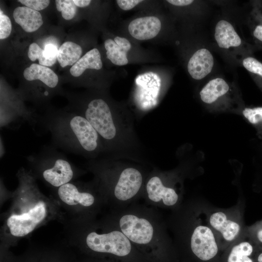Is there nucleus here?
Instances as JSON below:
<instances>
[{
	"label": "nucleus",
	"mask_w": 262,
	"mask_h": 262,
	"mask_svg": "<svg viewBox=\"0 0 262 262\" xmlns=\"http://www.w3.org/2000/svg\"><path fill=\"white\" fill-rule=\"evenodd\" d=\"M102 67V63L99 50L94 48L87 52L70 69L72 76L78 77L86 69L99 70Z\"/></svg>",
	"instance_id": "obj_18"
},
{
	"label": "nucleus",
	"mask_w": 262,
	"mask_h": 262,
	"mask_svg": "<svg viewBox=\"0 0 262 262\" xmlns=\"http://www.w3.org/2000/svg\"><path fill=\"white\" fill-rule=\"evenodd\" d=\"M34 176L55 188L71 182L84 173L76 167L63 153L51 144L43 146L26 158Z\"/></svg>",
	"instance_id": "obj_6"
},
{
	"label": "nucleus",
	"mask_w": 262,
	"mask_h": 262,
	"mask_svg": "<svg viewBox=\"0 0 262 262\" xmlns=\"http://www.w3.org/2000/svg\"><path fill=\"white\" fill-rule=\"evenodd\" d=\"M57 10L61 12L62 17L66 20H70L76 15L77 6L72 0H55Z\"/></svg>",
	"instance_id": "obj_24"
},
{
	"label": "nucleus",
	"mask_w": 262,
	"mask_h": 262,
	"mask_svg": "<svg viewBox=\"0 0 262 262\" xmlns=\"http://www.w3.org/2000/svg\"><path fill=\"white\" fill-rule=\"evenodd\" d=\"M213 63V58L211 52L206 49H200L189 59L188 71L194 79L201 80L212 71Z\"/></svg>",
	"instance_id": "obj_12"
},
{
	"label": "nucleus",
	"mask_w": 262,
	"mask_h": 262,
	"mask_svg": "<svg viewBox=\"0 0 262 262\" xmlns=\"http://www.w3.org/2000/svg\"><path fill=\"white\" fill-rule=\"evenodd\" d=\"M211 226L220 231L227 241L234 239L239 233V225L235 222L227 220L225 213L217 212L213 214L210 218Z\"/></svg>",
	"instance_id": "obj_19"
},
{
	"label": "nucleus",
	"mask_w": 262,
	"mask_h": 262,
	"mask_svg": "<svg viewBox=\"0 0 262 262\" xmlns=\"http://www.w3.org/2000/svg\"><path fill=\"white\" fill-rule=\"evenodd\" d=\"M258 261L259 262H262V253L259 256Z\"/></svg>",
	"instance_id": "obj_34"
},
{
	"label": "nucleus",
	"mask_w": 262,
	"mask_h": 262,
	"mask_svg": "<svg viewBox=\"0 0 262 262\" xmlns=\"http://www.w3.org/2000/svg\"><path fill=\"white\" fill-rule=\"evenodd\" d=\"M142 198L147 205L158 208L176 205L179 196L169 183L165 174L154 168L147 178Z\"/></svg>",
	"instance_id": "obj_8"
},
{
	"label": "nucleus",
	"mask_w": 262,
	"mask_h": 262,
	"mask_svg": "<svg viewBox=\"0 0 262 262\" xmlns=\"http://www.w3.org/2000/svg\"><path fill=\"white\" fill-rule=\"evenodd\" d=\"M28 55L29 58L32 61L38 60L39 65L51 66L56 62L57 58L49 59L47 58L44 53V49H41L38 44L35 43H32L29 48Z\"/></svg>",
	"instance_id": "obj_22"
},
{
	"label": "nucleus",
	"mask_w": 262,
	"mask_h": 262,
	"mask_svg": "<svg viewBox=\"0 0 262 262\" xmlns=\"http://www.w3.org/2000/svg\"><path fill=\"white\" fill-rule=\"evenodd\" d=\"M119 7L124 10H129L143 1L142 0H117Z\"/></svg>",
	"instance_id": "obj_29"
},
{
	"label": "nucleus",
	"mask_w": 262,
	"mask_h": 262,
	"mask_svg": "<svg viewBox=\"0 0 262 262\" xmlns=\"http://www.w3.org/2000/svg\"><path fill=\"white\" fill-rule=\"evenodd\" d=\"M13 17L16 22L28 33L36 31L43 23L41 14L26 6L15 8L13 12Z\"/></svg>",
	"instance_id": "obj_14"
},
{
	"label": "nucleus",
	"mask_w": 262,
	"mask_h": 262,
	"mask_svg": "<svg viewBox=\"0 0 262 262\" xmlns=\"http://www.w3.org/2000/svg\"><path fill=\"white\" fill-rule=\"evenodd\" d=\"M190 248L199 259L208 261L217 254L218 247L212 230L199 226L194 230L190 238Z\"/></svg>",
	"instance_id": "obj_10"
},
{
	"label": "nucleus",
	"mask_w": 262,
	"mask_h": 262,
	"mask_svg": "<svg viewBox=\"0 0 262 262\" xmlns=\"http://www.w3.org/2000/svg\"><path fill=\"white\" fill-rule=\"evenodd\" d=\"M57 194L65 204L79 207L86 219H93L100 207L105 204L94 180L88 183L70 182L57 188Z\"/></svg>",
	"instance_id": "obj_7"
},
{
	"label": "nucleus",
	"mask_w": 262,
	"mask_h": 262,
	"mask_svg": "<svg viewBox=\"0 0 262 262\" xmlns=\"http://www.w3.org/2000/svg\"><path fill=\"white\" fill-rule=\"evenodd\" d=\"M229 86L222 78H216L210 81L199 93L200 99L205 103H215L229 93Z\"/></svg>",
	"instance_id": "obj_17"
},
{
	"label": "nucleus",
	"mask_w": 262,
	"mask_h": 262,
	"mask_svg": "<svg viewBox=\"0 0 262 262\" xmlns=\"http://www.w3.org/2000/svg\"><path fill=\"white\" fill-rule=\"evenodd\" d=\"M12 31V23L9 17L0 10V39L7 38Z\"/></svg>",
	"instance_id": "obj_27"
},
{
	"label": "nucleus",
	"mask_w": 262,
	"mask_h": 262,
	"mask_svg": "<svg viewBox=\"0 0 262 262\" xmlns=\"http://www.w3.org/2000/svg\"><path fill=\"white\" fill-rule=\"evenodd\" d=\"M243 65L248 71L262 79V63L257 59L246 57L243 60Z\"/></svg>",
	"instance_id": "obj_26"
},
{
	"label": "nucleus",
	"mask_w": 262,
	"mask_h": 262,
	"mask_svg": "<svg viewBox=\"0 0 262 262\" xmlns=\"http://www.w3.org/2000/svg\"><path fill=\"white\" fill-rule=\"evenodd\" d=\"M243 116L247 121L262 133V106L245 108L242 112Z\"/></svg>",
	"instance_id": "obj_23"
},
{
	"label": "nucleus",
	"mask_w": 262,
	"mask_h": 262,
	"mask_svg": "<svg viewBox=\"0 0 262 262\" xmlns=\"http://www.w3.org/2000/svg\"><path fill=\"white\" fill-rule=\"evenodd\" d=\"M76 6L85 7L88 6L91 1L90 0H73Z\"/></svg>",
	"instance_id": "obj_32"
},
{
	"label": "nucleus",
	"mask_w": 262,
	"mask_h": 262,
	"mask_svg": "<svg viewBox=\"0 0 262 262\" xmlns=\"http://www.w3.org/2000/svg\"><path fill=\"white\" fill-rule=\"evenodd\" d=\"M106 217L128 238L147 262H168L169 245L157 208L134 202Z\"/></svg>",
	"instance_id": "obj_1"
},
{
	"label": "nucleus",
	"mask_w": 262,
	"mask_h": 262,
	"mask_svg": "<svg viewBox=\"0 0 262 262\" xmlns=\"http://www.w3.org/2000/svg\"><path fill=\"white\" fill-rule=\"evenodd\" d=\"M252 251V246L249 243L242 242L232 248L228 262H253L248 257Z\"/></svg>",
	"instance_id": "obj_21"
},
{
	"label": "nucleus",
	"mask_w": 262,
	"mask_h": 262,
	"mask_svg": "<svg viewBox=\"0 0 262 262\" xmlns=\"http://www.w3.org/2000/svg\"><path fill=\"white\" fill-rule=\"evenodd\" d=\"M161 29L160 19L154 16L137 18L129 24L128 30L134 38L145 40L155 37Z\"/></svg>",
	"instance_id": "obj_11"
},
{
	"label": "nucleus",
	"mask_w": 262,
	"mask_h": 262,
	"mask_svg": "<svg viewBox=\"0 0 262 262\" xmlns=\"http://www.w3.org/2000/svg\"><path fill=\"white\" fill-rule=\"evenodd\" d=\"M252 34L256 40L262 43V7H255L252 13Z\"/></svg>",
	"instance_id": "obj_25"
},
{
	"label": "nucleus",
	"mask_w": 262,
	"mask_h": 262,
	"mask_svg": "<svg viewBox=\"0 0 262 262\" xmlns=\"http://www.w3.org/2000/svg\"><path fill=\"white\" fill-rule=\"evenodd\" d=\"M81 240L91 253L115 262H147L125 234L106 217L101 221L85 220Z\"/></svg>",
	"instance_id": "obj_5"
},
{
	"label": "nucleus",
	"mask_w": 262,
	"mask_h": 262,
	"mask_svg": "<svg viewBox=\"0 0 262 262\" xmlns=\"http://www.w3.org/2000/svg\"><path fill=\"white\" fill-rule=\"evenodd\" d=\"M24 77L28 81L40 80L49 88H55L58 83V77L56 74L47 66L37 64H33L25 68Z\"/></svg>",
	"instance_id": "obj_16"
},
{
	"label": "nucleus",
	"mask_w": 262,
	"mask_h": 262,
	"mask_svg": "<svg viewBox=\"0 0 262 262\" xmlns=\"http://www.w3.org/2000/svg\"><path fill=\"white\" fill-rule=\"evenodd\" d=\"M87 169L111 210L123 209L142 198L149 172L142 166L118 162L113 157L90 160Z\"/></svg>",
	"instance_id": "obj_2"
},
{
	"label": "nucleus",
	"mask_w": 262,
	"mask_h": 262,
	"mask_svg": "<svg viewBox=\"0 0 262 262\" xmlns=\"http://www.w3.org/2000/svg\"><path fill=\"white\" fill-rule=\"evenodd\" d=\"M41 196L18 213L11 214L6 220V226L10 234L23 237L31 233L46 218L48 206Z\"/></svg>",
	"instance_id": "obj_9"
},
{
	"label": "nucleus",
	"mask_w": 262,
	"mask_h": 262,
	"mask_svg": "<svg viewBox=\"0 0 262 262\" xmlns=\"http://www.w3.org/2000/svg\"><path fill=\"white\" fill-rule=\"evenodd\" d=\"M58 50L57 46L52 43L47 44L44 47L45 55L49 59L57 58Z\"/></svg>",
	"instance_id": "obj_30"
},
{
	"label": "nucleus",
	"mask_w": 262,
	"mask_h": 262,
	"mask_svg": "<svg viewBox=\"0 0 262 262\" xmlns=\"http://www.w3.org/2000/svg\"><path fill=\"white\" fill-rule=\"evenodd\" d=\"M257 237L259 240L262 243V229H260L258 233Z\"/></svg>",
	"instance_id": "obj_33"
},
{
	"label": "nucleus",
	"mask_w": 262,
	"mask_h": 262,
	"mask_svg": "<svg viewBox=\"0 0 262 262\" xmlns=\"http://www.w3.org/2000/svg\"><path fill=\"white\" fill-rule=\"evenodd\" d=\"M106 55L111 62L117 66H124L128 63V51L131 44L125 38L116 36L114 40L108 39L104 42Z\"/></svg>",
	"instance_id": "obj_13"
},
{
	"label": "nucleus",
	"mask_w": 262,
	"mask_h": 262,
	"mask_svg": "<svg viewBox=\"0 0 262 262\" xmlns=\"http://www.w3.org/2000/svg\"><path fill=\"white\" fill-rule=\"evenodd\" d=\"M37 123L50 132L51 144L58 149L90 160L104 154L97 132L78 112H49L38 118Z\"/></svg>",
	"instance_id": "obj_3"
},
{
	"label": "nucleus",
	"mask_w": 262,
	"mask_h": 262,
	"mask_svg": "<svg viewBox=\"0 0 262 262\" xmlns=\"http://www.w3.org/2000/svg\"><path fill=\"white\" fill-rule=\"evenodd\" d=\"M82 53L80 46L71 41L65 42L58 49L57 60L62 67L72 66L80 59Z\"/></svg>",
	"instance_id": "obj_20"
},
{
	"label": "nucleus",
	"mask_w": 262,
	"mask_h": 262,
	"mask_svg": "<svg viewBox=\"0 0 262 262\" xmlns=\"http://www.w3.org/2000/svg\"><path fill=\"white\" fill-rule=\"evenodd\" d=\"M169 3L179 6H187L191 4L194 1L192 0H167Z\"/></svg>",
	"instance_id": "obj_31"
},
{
	"label": "nucleus",
	"mask_w": 262,
	"mask_h": 262,
	"mask_svg": "<svg viewBox=\"0 0 262 262\" xmlns=\"http://www.w3.org/2000/svg\"><path fill=\"white\" fill-rule=\"evenodd\" d=\"M214 38L218 46L222 49L237 47L242 43L240 37L232 24L225 20H221L217 23L215 28Z\"/></svg>",
	"instance_id": "obj_15"
},
{
	"label": "nucleus",
	"mask_w": 262,
	"mask_h": 262,
	"mask_svg": "<svg viewBox=\"0 0 262 262\" xmlns=\"http://www.w3.org/2000/svg\"><path fill=\"white\" fill-rule=\"evenodd\" d=\"M18 1L37 11L45 9L50 3V0H18Z\"/></svg>",
	"instance_id": "obj_28"
},
{
	"label": "nucleus",
	"mask_w": 262,
	"mask_h": 262,
	"mask_svg": "<svg viewBox=\"0 0 262 262\" xmlns=\"http://www.w3.org/2000/svg\"><path fill=\"white\" fill-rule=\"evenodd\" d=\"M84 117L98 134L104 154L133 156L138 150L132 118L121 117L102 98H94L78 112Z\"/></svg>",
	"instance_id": "obj_4"
}]
</instances>
